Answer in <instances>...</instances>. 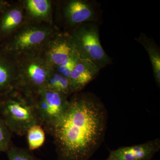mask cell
I'll return each instance as SVG.
<instances>
[{
    "instance_id": "6da1fadb",
    "label": "cell",
    "mask_w": 160,
    "mask_h": 160,
    "mask_svg": "<svg viewBox=\"0 0 160 160\" xmlns=\"http://www.w3.org/2000/svg\"><path fill=\"white\" fill-rule=\"evenodd\" d=\"M67 109L49 134L58 160H89L105 138L108 113L102 102L89 92L74 93Z\"/></svg>"
},
{
    "instance_id": "7a4b0ae2",
    "label": "cell",
    "mask_w": 160,
    "mask_h": 160,
    "mask_svg": "<svg viewBox=\"0 0 160 160\" xmlns=\"http://www.w3.org/2000/svg\"><path fill=\"white\" fill-rule=\"evenodd\" d=\"M0 116L12 133L19 136L40 125L32 96L16 89L0 97Z\"/></svg>"
},
{
    "instance_id": "3957f363",
    "label": "cell",
    "mask_w": 160,
    "mask_h": 160,
    "mask_svg": "<svg viewBox=\"0 0 160 160\" xmlns=\"http://www.w3.org/2000/svg\"><path fill=\"white\" fill-rule=\"evenodd\" d=\"M59 31L55 24L27 22L0 46L15 56L39 54Z\"/></svg>"
},
{
    "instance_id": "277c9868",
    "label": "cell",
    "mask_w": 160,
    "mask_h": 160,
    "mask_svg": "<svg viewBox=\"0 0 160 160\" xmlns=\"http://www.w3.org/2000/svg\"><path fill=\"white\" fill-rule=\"evenodd\" d=\"M16 56L18 70L13 89L32 95L45 89L46 81L53 68L40 54Z\"/></svg>"
},
{
    "instance_id": "5b68a950",
    "label": "cell",
    "mask_w": 160,
    "mask_h": 160,
    "mask_svg": "<svg viewBox=\"0 0 160 160\" xmlns=\"http://www.w3.org/2000/svg\"><path fill=\"white\" fill-rule=\"evenodd\" d=\"M67 32L81 58L89 60L100 70L111 62L101 45L98 26L94 22L82 23Z\"/></svg>"
},
{
    "instance_id": "8992f818",
    "label": "cell",
    "mask_w": 160,
    "mask_h": 160,
    "mask_svg": "<svg viewBox=\"0 0 160 160\" xmlns=\"http://www.w3.org/2000/svg\"><path fill=\"white\" fill-rule=\"evenodd\" d=\"M32 96L40 126L49 134L67 109L68 98L45 88Z\"/></svg>"
},
{
    "instance_id": "52a82bcc",
    "label": "cell",
    "mask_w": 160,
    "mask_h": 160,
    "mask_svg": "<svg viewBox=\"0 0 160 160\" xmlns=\"http://www.w3.org/2000/svg\"><path fill=\"white\" fill-rule=\"evenodd\" d=\"M76 51L68 32L60 30L49 40L39 54L55 68L64 62Z\"/></svg>"
},
{
    "instance_id": "ba28073f",
    "label": "cell",
    "mask_w": 160,
    "mask_h": 160,
    "mask_svg": "<svg viewBox=\"0 0 160 160\" xmlns=\"http://www.w3.org/2000/svg\"><path fill=\"white\" fill-rule=\"evenodd\" d=\"M62 14L69 31L80 24L94 22L96 12L91 3L85 0H69L63 2Z\"/></svg>"
},
{
    "instance_id": "9c48e42d",
    "label": "cell",
    "mask_w": 160,
    "mask_h": 160,
    "mask_svg": "<svg viewBox=\"0 0 160 160\" xmlns=\"http://www.w3.org/2000/svg\"><path fill=\"white\" fill-rule=\"evenodd\" d=\"M26 22L22 0L10 2L0 15V44L6 42Z\"/></svg>"
},
{
    "instance_id": "30bf717a",
    "label": "cell",
    "mask_w": 160,
    "mask_h": 160,
    "mask_svg": "<svg viewBox=\"0 0 160 160\" xmlns=\"http://www.w3.org/2000/svg\"><path fill=\"white\" fill-rule=\"evenodd\" d=\"M160 149V139L157 138L142 144L109 150V156L104 160H151Z\"/></svg>"
},
{
    "instance_id": "8fae6325",
    "label": "cell",
    "mask_w": 160,
    "mask_h": 160,
    "mask_svg": "<svg viewBox=\"0 0 160 160\" xmlns=\"http://www.w3.org/2000/svg\"><path fill=\"white\" fill-rule=\"evenodd\" d=\"M18 70L16 56L0 46V97L14 89Z\"/></svg>"
},
{
    "instance_id": "7c38bea8",
    "label": "cell",
    "mask_w": 160,
    "mask_h": 160,
    "mask_svg": "<svg viewBox=\"0 0 160 160\" xmlns=\"http://www.w3.org/2000/svg\"><path fill=\"white\" fill-rule=\"evenodd\" d=\"M100 70L91 61L79 58L69 78L72 94L81 92L95 78Z\"/></svg>"
},
{
    "instance_id": "4fadbf2b",
    "label": "cell",
    "mask_w": 160,
    "mask_h": 160,
    "mask_svg": "<svg viewBox=\"0 0 160 160\" xmlns=\"http://www.w3.org/2000/svg\"><path fill=\"white\" fill-rule=\"evenodd\" d=\"M28 22L55 24L51 0H22Z\"/></svg>"
},
{
    "instance_id": "5bb4252c",
    "label": "cell",
    "mask_w": 160,
    "mask_h": 160,
    "mask_svg": "<svg viewBox=\"0 0 160 160\" xmlns=\"http://www.w3.org/2000/svg\"><path fill=\"white\" fill-rule=\"evenodd\" d=\"M136 41L143 46L149 55L155 80L158 86H160V51L155 42L144 33H140Z\"/></svg>"
},
{
    "instance_id": "9a60e30c",
    "label": "cell",
    "mask_w": 160,
    "mask_h": 160,
    "mask_svg": "<svg viewBox=\"0 0 160 160\" xmlns=\"http://www.w3.org/2000/svg\"><path fill=\"white\" fill-rule=\"evenodd\" d=\"M45 89L56 92L67 98L72 94L69 78L63 76L54 69L47 79Z\"/></svg>"
},
{
    "instance_id": "2e32d148",
    "label": "cell",
    "mask_w": 160,
    "mask_h": 160,
    "mask_svg": "<svg viewBox=\"0 0 160 160\" xmlns=\"http://www.w3.org/2000/svg\"><path fill=\"white\" fill-rule=\"evenodd\" d=\"M45 131L39 125H34L28 129L26 134L29 150L32 151L43 146L46 139Z\"/></svg>"
},
{
    "instance_id": "e0dca14e",
    "label": "cell",
    "mask_w": 160,
    "mask_h": 160,
    "mask_svg": "<svg viewBox=\"0 0 160 160\" xmlns=\"http://www.w3.org/2000/svg\"><path fill=\"white\" fill-rule=\"evenodd\" d=\"M6 152L9 160H41L29 149L20 148L12 144Z\"/></svg>"
},
{
    "instance_id": "ac0fdd59",
    "label": "cell",
    "mask_w": 160,
    "mask_h": 160,
    "mask_svg": "<svg viewBox=\"0 0 160 160\" xmlns=\"http://www.w3.org/2000/svg\"><path fill=\"white\" fill-rule=\"evenodd\" d=\"M79 58V56L76 51L59 66L53 69L63 76L69 78L72 71L74 68Z\"/></svg>"
},
{
    "instance_id": "d6986e66",
    "label": "cell",
    "mask_w": 160,
    "mask_h": 160,
    "mask_svg": "<svg viewBox=\"0 0 160 160\" xmlns=\"http://www.w3.org/2000/svg\"><path fill=\"white\" fill-rule=\"evenodd\" d=\"M12 134L0 116V152H6L12 144Z\"/></svg>"
},
{
    "instance_id": "ffe728a7",
    "label": "cell",
    "mask_w": 160,
    "mask_h": 160,
    "mask_svg": "<svg viewBox=\"0 0 160 160\" xmlns=\"http://www.w3.org/2000/svg\"><path fill=\"white\" fill-rule=\"evenodd\" d=\"M10 2L5 0H0V15L8 7L10 4Z\"/></svg>"
},
{
    "instance_id": "44dd1931",
    "label": "cell",
    "mask_w": 160,
    "mask_h": 160,
    "mask_svg": "<svg viewBox=\"0 0 160 160\" xmlns=\"http://www.w3.org/2000/svg\"></svg>"
}]
</instances>
